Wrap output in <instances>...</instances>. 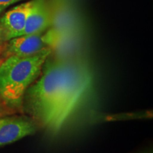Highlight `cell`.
<instances>
[{
	"mask_svg": "<svg viewBox=\"0 0 153 153\" xmlns=\"http://www.w3.org/2000/svg\"><path fill=\"white\" fill-rule=\"evenodd\" d=\"M49 57L41 75L26 91L23 102V109L47 131L64 95L71 68V62Z\"/></svg>",
	"mask_w": 153,
	"mask_h": 153,
	"instance_id": "obj_1",
	"label": "cell"
},
{
	"mask_svg": "<svg viewBox=\"0 0 153 153\" xmlns=\"http://www.w3.org/2000/svg\"><path fill=\"white\" fill-rule=\"evenodd\" d=\"M53 49L47 48L31 56L11 55L0 64V99L6 108L18 111L23 109L26 91L41 75Z\"/></svg>",
	"mask_w": 153,
	"mask_h": 153,
	"instance_id": "obj_2",
	"label": "cell"
},
{
	"mask_svg": "<svg viewBox=\"0 0 153 153\" xmlns=\"http://www.w3.org/2000/svg\"><path fill=\"white\" fill-rule=\"evenodd\" d=\"M92 76L87 68L72 63L67 87L48 131L56 134L60 131L89 91Z\"/></svg>",
	"mask_w": 153,
	"mask_h": 153,
	"instance_id": "obj_3",
	"label": "cell"
},
{
	"mask_svg": "<svg viewBox=\"0 0 153 153\" xmlns=\"http://www.w3.org/2000/svg\"><path fill=\"white\" fill-rule=\"evenodd\" d=\"M59 41V34L54 30L39 33L22 35L13 38L4 45L3 56L7 58L11 55L27 57L41 52L47 48H54Z\"/></svg>",
	"mask_w": 153,
	"mask_h": 153,
	"instance_id": "obj_4",
	"label": "cell"
},
{
	"mask_svg": "<svg viewBox=\"0 0 153 153\" xmlns=\"http://www.w3.org/2000/svg\"><path fill=\"white\" fill-rule=\"evenodd\" d=\"M37 129L38 125L36 122L27 116L0 117V146L33 135Z\"/></svg>",
	"mask_w": 153,
	"mask_h": 153,
	"instance_id": "obj_5",
	"label": "cell"
},
{
	"mask_svg": "<svg viewBox=\"0 0 153 153\" xmlns=\"http://www.w3.org/2000/svg\"><path fill=\"white\" fill-rule=\"evenodd\" d=\"M36 0H29L5 12L0 19L7 34V41L11 38L22 36L30 11L35 4Z\"/></svg>",
	"mask_w": 153,
	"mask_h": 153,
	"instance_id": "obj_6",
	"label": "cell"
},
{
	"mask_svg": "<svg viewBox=\"0 0 153 153\" xmlns=\"http://www.w3.org/2000/svg\"><path fill=\"white\" fill-rule=\"evenodd\" d=\"M52 23L51 14L45 0H36L28 14L22 35L39 33L48 29Z\"/></svg>",
	"mask_w": 153,
	"mask_h": 153,
	"instance_id": "obj_7",
	"label": "cell"
},
{
	"mask_svg": "<svg viewBox=\"0 0 153 153\" xmlns=\"http://www.w3.org/2000/svg\"><path fill=\"white\" fill-rule=\"evenodd\" d=\"M21 1H23V0H0V16L9 6L14 4Z\"/></svg>",
	"mask_w": 153,
	"mask_h": 153,
	"instance_id": "obj_8",
	"label": "cell"
},
{
	"mask_svg": "<svg viewBox=\"0 0 153 153\" xmlns=\"http://www.w3.org/2000/svg\"><path fill=\"white\" fill-rule=\"evenodd\" d=\"M7 41V34L4 28L0 24V45H2Z\"/></svg>",
	"mask_w": 153,
	"mask_h": 153,
	"instance_id": "obj_9",
	"label": "cell"
},
{
	"mask_svg": "<svg viewBox=\"0 0 153 153\" xmlns=\"http://www.w3.org/2000/svg\"><path fill=\"white\" fill-rule=\"evenodd\" d=\"M4 45H0V64L2 62V61L4 60L3 56V51H4Z\"/></svg>",
	"mask_w": 153,
	"mask_h": 153,
	"instance_id": "obj_10",
	"label": "cell"
},
{
	"mask_svg": "<svg viewBox=\"0 0 153 153\" xmlns=\"http://www.w3.org/2000/svg\"><path fill=\"white\" fill-rule=\"evenodd\" d=\"M6 108V106L4 105V104L2 103V101H1V99H0V117H1V114H2V113L4 111V108Z\"/></svg>",
	"mask_w": 153,
	"mask_h": 153,
	"instance_id": "obj_11",
	"label": "cell"
}]
</instances>
